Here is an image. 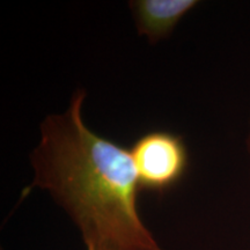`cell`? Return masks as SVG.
<instances>
[{
    "label": "cell",
    "mask_w": 250,
    "mask_h": 250,
    "mask_svg": "<svg viewBox=\"0 0 250 250\" xmlns=\"http://www.w3.org/2000/svg\"><path fill=\"white\" fill-rule=\"evenodd\" d=\"M86 92L78 89L61 115L41 124L31 154L30 188L48 191L76 225L83 243L123 250H164L140 217V189L130 149L100 136L83 117Z\"/></svg>",
    "instance_id": "cell-1"
},
{
    "label": "cell",
    "mask_w": 250,
    "mask_h": 250,
    "mask_svg": "<svg viewBox=\"0 0 250 250\" xmlns=\"http://www.w3.org/2000/svg\"><path fill=\"white\" fill-rule=\"evenodd\" d=\"M140 189L155 193L169 191L189 169V152L183 138L169 131L142 134L130 148Z\"/></svg>",
    "instance_id": "cell-2"
},
{
    "label": "cell",
    "mask_w": 250,
    "mask_h": 250,
    "mask_svg": "<svg viewBox=\"0 0 250 250\" xmlns=\"http://www.w3.org/2000/svg\"><path fill=\"white\" fill-rule=\"evenodd\" d=\"M140 35L156 43L169 36L186 15L198 5L197 0H134L129 2Z\"/></svg>",
    "instance_id": "cell-3"
},
{
    "label": "cell",
    "mask_w": 250,
    "mask_h": 250,
    "mask_svg": "<svg viewBox=\"0 0 250 250\" xmlns=\"http://www.w3.org/2000/svg\"><path fill=\"white\" fill-rule=\"evenodd\" d=\"M86 250H123L120 248H116V247L103 245V243H98V242H87L85 243Z\"/></svg>",
    "instance_id": "cell-4"
},
{
    "label": "cell",
    "mask_w": 250,
    "mask_h": 250,
    "mask_svg": "<svg viewBox=\"0 0 250 250\" xmlns=\"http://www.w3.org/2000/svg\"><path fill=\"white\" fill-rule=\"evenodd\" d=\"M247 149H248V153H249V156H250V130H249L248 137H247Z\"/></svg>",
    "instance_id": "cell-5"
}]
</instances>
